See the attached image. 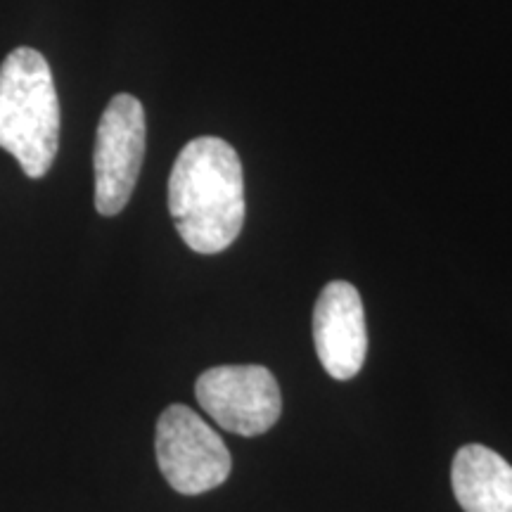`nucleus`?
<instances>
[{
	"label": "nucleus",
	"mask_w": 512,
	"mask_h": 512,
	"mask_svg": "<svg viewBox=\"0 0 512 512\" xmlns=\"http://www.w3.org/2000/svg\"><path fill=\"white\" fill-rule=\"evenodd\" d=\"M195 396L219 427L240 437H259L283 413L278 380L264 366H216L195 382Z\"/></svg>",
	"instance_id": "39448f33"
},
{
	"label": "nucleus",
	"mask_w": 512,
	"mask_h": 512,
	"mask_svg": "<svg viewBox=\"0 0 512 512\" xmlns=\"http://www.w3.org/2000/svg\"><path fill=\"white\" fill-rule=\"evenodd\" d=\"M145 157V110L128 93L114 95L95 138V209L117 216L131 200Z\"/></svg>",
	"instance_id": "20e7f679"
},
{
	"label": "nucleus",
	"mask_w": 512,
	"mask_h": 512,
	"mask_svg": "<svg viewBox=\"0 0 512 512\" xmlns=\"http://www.w3.org/2000/svg\"><path fill=\"white\" fill-rule=\"evenodd\" d=\"M451 484L465 512H512V465L489 446L460 448L451 465Z\"/></svg>",
	"instance_id": "0eeeda50"
},
{
	"label": "nucleus",
	"mask_w": 512,
	"mask_h": 512,
	"mask_svg": "<svg viewBox=\"0 0 512 512\" xmlns=\"http://www.w3.org/2000/svg\"><path fill=\"white\" fill-rule=\"evenodd\" d=\"M169 211L197 254H219L245 226V174L233 145L214 136L190 140L169 178Z\"/></svg>",
	"instance_id": "f257e3e1"
},
{
	"label": "nucleus",
	"mask_w": 512,
	"mask_h": 512,
	"mask_svg": "<svg viewBox=\"0 0 512 512\" xmlns=\"http://www.w3.org/2000/svg\"><path fill=\"white\" fill-rule=\"evenodd\" d=\"M60 147V100L50 64L34 48H17L0 64V150L29 178H43Z\"/></svg>",
	"instance_id": "f03ea898"
},
{
	"label": "nucleus",
	"mask_w": 512,
	"mask_h": 512,
	"mask_svg": "<svg viewBox=\"0 0 512 512\" xmlns=\"http://www.w3.org/2000/svg\"><path fill=\"white\" fill-rule=\"evenodd\" d=\"M313 342L325 373L351 380L361 373L368 354L366 311L361 294L351 283L332 280L318 294L313 309Z\"/></svg>",
	"instance_id": "423d86ee"
},
{
	"label": "nucleus",
	"mask_w": 512,
	"mask_h": 512,
	"mask_svg": "<svg viewBox=\"0 0 512 512\" xmlns=\"http://www.w3.org/2000/svg\"><path fill=\"white\" fill-rule=\"evenodd\" d=\"M157 465L176 494L200 496L226 482L233 458L219 434L192 408L174 403L159 415Z\"/></svg>",
	"instance_id": "7ed1b4c3"
}]
</instances>
